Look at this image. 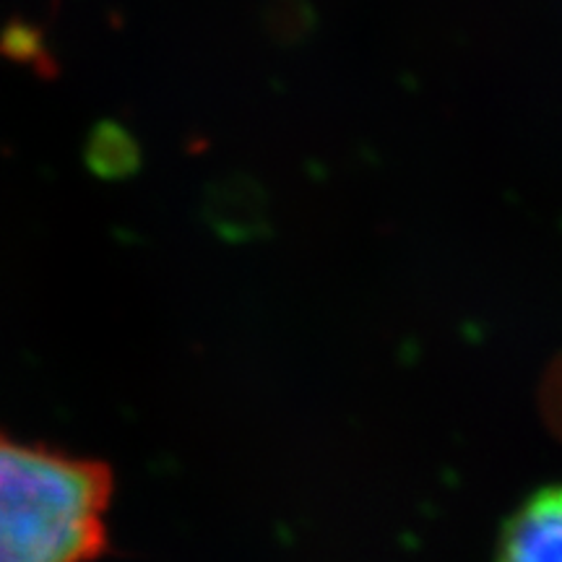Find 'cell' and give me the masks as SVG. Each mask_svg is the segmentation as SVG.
Listing matches in <instances>:
<instances>
[{
  "label": "cell",
  "mask_w": 562,
  "mask_h": 562,
  "mask_svg": "<svg viewBox=\"0 0 562 562\" xmlns=\"http://www.w3.org/2000/svg\"><path fill=\"white\" fill-rule=\"evenodd\" d=\"M112 492L104 461L0 432V562H97Z\"/></svg>",
  "instance_id": "6da1fadb"
},
{
  "label": "cell",
  "mask_w": 562,
  "mask_h": 562,
  "mask_svg": "<svg viewBox=\"0 0 562 562\" xmlns=\"http://www.w3.org/2000/svg\"><path fill=\"white\" fill-rule=\"evenodd\" d=\"M495 562H562V487H544L505 521Z\"/></svg>",
  "instance_id": "7a4b0ae2"
},
{
  "label": "cell",
  "mask_w": 562,
  "mask_h": 562,
  "mask_svg": "<svg viewBox=\"0 0 562 562\" xmlns=\"http://www.w3.org/2000/svg\"><path fill=\"white\" fill-rule=\"evenodd\" d=\"M0 55L19 66H32L40 76L58 74L55 58L45 45V34L24 19H13L0 30Z\"/></svg>",
  "instance_id": "3957f363"
},
{
  "label": "cell",
  "mask_w": 562,
  "mask_h": 562,
  "mask_svg": "<svg viewBox=\"0 0 562 562\" xmlns=\"http://www.w3.org/2000/svg\"><path fill=\"white\" fill-rule=\"evenodd\" d=\"M87 159L102 175H123L131 167H136L138 149L128 131L115 123H102L89 136Z\"/></svg>",
  "instance_id": "277c9868"
}]
</instances>
